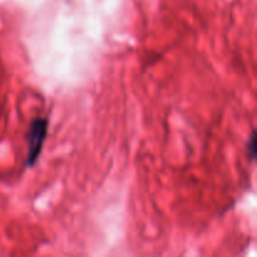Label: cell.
<instances>
[{
	"mask_svg": "<svg viewBox=\"0 0 257 257\" xmlns=\"http://www.w3.org/2000/svg\"><path fill=\"white\" fill-rule=\"evenodd\" d=\"M48 132V120L45 118H34L30 123L27 132L28 141V155L27 165L32 167L38 161L40 152H42L43 143Z\"/></svg>",
	"mask_w": 257,
	"mask_h": 257,
	"instance_id": "obj_1",
	"label": "cell"
}]
</instances>
